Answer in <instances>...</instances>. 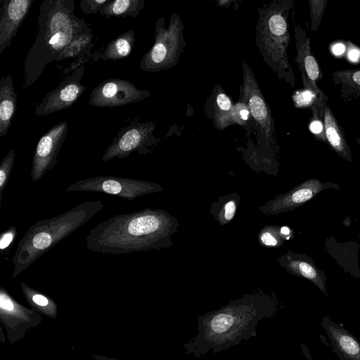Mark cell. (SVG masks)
Returning <instances> with one entry per match:
<instances>
[{"instance_id":"6da1fadb","label":"cell","mask_w":360,"mask_h":360,"mask_svg":"<svg viewBox=\"0 0 360 360\" xmlns=\"http://www.w3.org/2000/svg\"><path fill=\"white\" fill-rule=\"evenodd\" d=\"M278 302L274 295L245 294L215 311L198 316L197 334L183 345L186 354L202 357L230 349L256 336L259 321L274 317Z\"/></svg>"},{"instance_id":"7a4b0ae2","label":"cell","mask_w":360,"mask_h":360,"mask_svg":"<svg viewBox=\"0 0 360 360\" xmlns=\"http://www.w3.org/2000/svg\"><path fill=\"white\" fill-rule=\"evenodd\" d=\"M178 227L167 211L146 208L99 223L88 233L85 244L91 252L113 255L159 250L172 245Z\"/></svg>"},{"instance_id":"3957f363","label":"cell","mask_w":360,"mask_h":360,"mask_svg":"<svg viewBox=\"0 0 360 360\" xmlns=\"http://www.w3.org/2000/svg\"><path fill=\"white\" fill-rule=\"evenodd\" d=\"M75 8L74 0L41 3L37 37L24 62V87L33 84L73 39L91 30L83 19L75 15Z\"/></svg>"},{"instance_id":"277c9868","label":"cell","mask_w":360,"mask_h":360,"mask_svg":"<svg viewBox=\"0 0 360 360\" xmlns=\"http://www.w3.org/2000/svg\"><path fill=\"white\" fill-rule=\"evenodd\" d=\"M104 207L101 200H87L30 226L18 244L12 258L11 278H15L60 241L87 223Z\"/></svg>"},{"instance_id":"5b68a950","label":"cell","mask_w":360,"mask_h":360,"mask_svg":"<svg viewBox=\"0 0 360 360\" xmlns=\"http://www.w3.org/2000/svg\"><path fill=\"white\" fill-rule=\"evenodd\" d=\"M293 0H274L258 7L255 42L258 51L277 77L294 87L295 77L288 57V17Z\"/></svg>"},{"instance_id":"8992f818","label":"cell","mask_w":360,"mask_h":360,"mask_svg":"<svg viewBox=\"0 0 360 360\" xmlns=\"http://www.w3.org/2000/svg\"><path fill=\"white\" fill-rule=\"evenodd\" d=\"M184 30V22L176 13L171 15L167 25L164 17L158 18L155 26L154 44L142 57L140 68L154 72L176 66L186 46Z\"/></svg>"},{"instance_id":"52a82bcc","label":"cell","mask_w":360,"mask_h":360,"mask_svg":"<svg viewBox=\"0 0 360 360\" xmlns=\"http://www.w3.org/2000/svg\"><path fill=\"white\" fill-rule=\"evenodd\" d=\"M243 84L240 96L248 105L252 120V129L257 133V148L260 153L270 154L276 146L275 124L271 111L248 63L242 64Z\"/></svg>"},{"instance_id":"ba28073f","label":"cell","mask_w":360,"mask_h":360,"mask_svg":"<svg viewBox=\"0 0 360 360\" xmlns=\"http://www.w3.org/2000/svg\"><path fill=\"white\" fill-rule=\"evenodd\" d=\"M162 190L159 184L148 181L128 177L98 176L75 182L65 188V191L98 192L131 201L139 196Z\"/></svg>"},{"instance_id":"9c48e42d","label":"cell","mask_w":360,"mask_h":360,"mask_svg":"<svg viewBox=\"0 0 360 360\" xmlns=\"http://www.w3.org/2000/svg\"><path fill=\"white\" fill-rule=\"evenodd\" d=\"M155 129V125L152 122L134 123L123 127L105 150L102 160L127 158L134 151L146 154L159 141L153 134Z\"/></svg>"},{"instance_id":"30bf717a","label":"cell","mask_w":360,"mask_h":360,"mask_svg":"<svg viewBox=\"0 0 360 360\" xmlns=\"http://www.w3.org/2000/svg\"><path fill=\"white\" fill-rule=\"evenodd\" d=\"M41 321V314L19 303L6 289L0 286V323L5 328L6 338L11 344L22 339L31 328H37Z\"/></svg>"},{"instance_id":"8fae6325","label":"cell","mask_w":360,"mask_h":360,"mask_svg":"<svg viewBox=\"0 0 360 360\" xmlns=\"http://www.w3.org/2000/svg\"><path fill=\"white\" fill-rule=\"evenodd\" d=\"M296 56L295 62L301 73L302 82L306 90L315 96L314 104L325 107L328 98L317 86V81L322 78L319 63L311 49L310 38L307 37L305 31L298 25H294Z\"/></svg>"},{"instance_id":"7c38bea8","label":"cell","mask_w":360,"mask_h":360,"mask_svg":"<svg viewBox=\"0 0 360 360\" xmlns=\"http://www.w3.org/2000/svg\"><path fill=\"white\" fill-rule=\"evenodd\" d=\"M150 96L131 82L110 78L97 85L89 95V103L95 107L114 108L141 101Z\"/></svg>"},{"instance_id":"4fadbf2b","label":"cell","mask_w":360,"mask_h":360,"mask_svg":"<svg viewBox=\"0 0 360 360\" xmlns=\"http://www.w3.org/2000/svg\"><path fill=\"white\" fill-rule=\"evenodd\" d=\"M68 124L63 121L54 125L39 140L32 158L30 177L37 182L58 163V155L66 138Z\"/></svg>"},{"instance_id":"5bb4252c","label":"cell","mask_w":360,"mask_h":360,"mask_svg":"<svg viewBox=\"0 0 360 360\" xmlns=\"http://www.w3.org/2000/svg\"><path fill=\"white\" fill-rule=\"evenodd\" d=\"M84 73V67L82 65L49 91L36 107L35 115L44 116L70 108L86 89L81 83Z\"/></svg>"},{"instance_id":"9a60e30c","label":"cell","mask_w":360,"mask_h":360,"mask_svg":"<svg viewBox=\"0 0 360 360\" xmlns=\"http://www.w3.org/2000/svg\"><path fill=\"white\" fill-rule=\"evenodd\" d=\"M331 187L338 189V186L330 182H322L314 178L309 179L290 191L269 201L261 206L259 210L268 214L292 211L311 200L323 190Z\"/></svg>"},{"instance_id":"2e32d148","label":"cell","mask_w":360,"mask_h":360,"mask_svg":"<svg viewBox=\"0 0 360 360\" xmlns=\"http://www.w3.org/2000/svg\"><path fill=\"white\" fill-rule=\"evenodd\" d=\"M32 3L33 0L1 1L0 54L11 44Z\"/></svg>"},{"instance_id":"e0dca14e","label":"cell","mask_w":360,"mask_h":360,"mask_svg":"<svg viewBox=\"0 0 360 360\" xmlns=\"http://www.w3.org/2000/svg\"><path fill=\"white\" fill-rule=\"evenodd\" d=\"M321 326L340 360H360V342L353 335L327 316L323 317Z\"/></svg>"},{"instance_id":"ac0fdd59","label":"cell","mask_w":360,"mask_h":360,"mask_svg":"<svg viewBox=\"0 0 360 360\" xmlns=\"http://www.w3.org/2000/svg\"><path fill=\"white\" fill-rule=\"evenodd\" d=\"M233 103L219 85H216L204 105L205 113L214 127L222 130L229 126V117Z\"/></svg>"},{"instance_id":"d6986e66","label":"cell","mask_w":360,"mask_h":360,"mask_svg":"<svg viewBox=\"0 0 360 360\" xmlns=\"http://www.w3.org/2000/svg\"><path fill=\"white\" fill-rule=\"evenodd\" d=\"M279 263L290 274L311 281L328 295L325 274L312 262L304 259L301 256L288 252L279 259Z\"/></svg>"},{"instance_id":"ffe728a7","label":"cell","mask_w":360,"mask_h":360,"mask_svg":"<svg viewBox=\"0 0 360 360\" xmlns=\"http://www.w3.org/2000/svg\"><path fill=\"white\" fill-rule=\"evenodd\" d=\"M324 130L327 142L342 159L351 162L352 154L344 133L328 105L323 108Z\"/></svg>"},{"instance_id":"44dd1931","label":"cell","mask_w":360,"mask_h":360,"mask_svg":"<svg viewBox=\"0 0 360 360\" xmlns=\"http://www.w3.org/2000/svg\"><path fill=\"white\" fill-rule=\"evenodd\" d=\"M18 96L15 92L11 74L0 81V136L6 135L15 112Z\"/></svg>"},{"instance_id":"7402d4cb","label":"cell","mask_w":360,"mask_h":360,"mask_svg":"<svg viewBox=\"0 0 360 360\" xmlns=\"http://www.w3.org/2000/svg\"><path fill=\"white\" fill-rule=\"evenodd\" d=\"M20 286L32 310L50 319H57L58 307L51 297L32 288L25 282L20 283Z\"/></svg>"},{"instance_id":"603a6c76","label":"cell","mask_w":360,"mask_h":360,"mask_svg":"<svg viewBox=\"0 0 360 360\" xmlns=\"http://www.w3.org/2000/svg\"><path fill=\"white\" fill-rule=\"evenodd\" d=\"M135 42V32L128 30L112 40L101 55L103 60H118L127 57Z\"/></svg>"},{"instance_id":"cb8c5ba5","label":"cell","mask_w":360,"mask_h":360,"mask_svg":"<svg viewBox=\"0 0 360 360\" xmlns=\"http://www.w3.org/2000/svg\"><path fill=\"white\" fill-rule=\"evenodd\" d=\"M144 6V0H110L99 13L106 18L112 16L136 17Z\"/></svg>"},{"instance_id":"d4e9b609","label":"cell","mask_w":360,"mask_h":360,"mask_svg":"<svg viewBox=\"0 0 360 360\" xmlns=\"http://www.w3.org/2000/svg\"><path fill=\"white\" fill-rule=\"evenodd\" d=\"M332 77L334 84L342 86L345 95L360 96V70H338L332 73Z\"/></svg>"},{"instance_id":"484cf974","label":"cell","mask_w":360,"mask_h":360,"mask_svg":"<svg viewBox=\"0 0 360 360\" xmlns=\"http://www.w3.org/2000/svg\"><path fill=\"white\" fill-rule=\"evenodd\" d=\"M92 39L91 30L76 37L61 51L56 61L59 62L66 58H75L88 51L92 46Z\"/></svg>"},{"instance_id":"4316f807","label":"cell","mask_w":360,"mask_h":360,"mask_svg":"<svg viewBox=\"0 0 360 360\" xmlns=\"http://www.w3.org/2000/svg\"><path fill=\"white\" fill-rule=\"evenodd\" d=\"M238 124L251 131L252 120L248 105L241 99L233 104L229 117V126Z\"/></svg>"},{"instance_id":"83f0119b","label":"cell","mask_w":360,"mask_h":360,"mask_svg":"<svg viewBox=\"0 0 360 360\" xmlns=\"http://www.w3.org/2000/svg\"><path fill=\"white\" fill-rule=\"evenodd\" d=\"M323 108L316 104L311 106L312 115L309 122V130L320 141L326 143L324 130Z\"/></svg>"},{"instance_id":"f1b7e54d","label":"cell","mask_w":360,"mask_h":360,"mask_svg":"<svg viewBox=\"0 0 360 360\" xmlns=\"http://www.w3.org/2000/svg\"><path fill=\"white\" fill-rule=\"evenodd\" d=\"M15 155V149H11L0 164V207H1L3 192L6 188L13 167Z\"/></svg>"},{"instance_id":"f546056e","label":"cell","mask_w":360,"mask_h":360,"mask_svg":"<svg viewBox=\"0 0 360 360\" xmlns=\"http://www.w3.org/2000/svg\"><path fill=\"white\" fill-rule=\"evenodd\" d=\"M311 19V30L316 31L321 25L323 15L327 6V0H309Z\"/></svg>"},{"instance_id":"4dcf8cb0","label":"cell","mask_w":360,"mask_h":360,"mask_svg":"<svg viewBox=\"0 0 360 360\" xmlns=\"http://www.w3.org/2000/svg\"><path fill=\"white\" fill-rule=\"evenodd\" d=\"M283 229H278L277 227L270 226L265 228L261 231L259 235V240L261 243L267 246H277L279 245L283 240L282 234Z\"/></svg>"},{"instance_id":"1f68e13d","label":"cell","mask_w":360,"mask_h":360,"mask_svg":"<svg viewBox=\"0 0 360 360\" xmlns=\"http://www.w3.org/2000/svg\"><path fill=\"white\" fill-rule=\"evenodd\" d=\"M236 210V204L234 200L225 202L217 215V221L221 225L228 223L233 218Z\"/></svg>"},{"instance_id":"d6a6232c","label":"cell","mask_w":360,"mask_h":360,"mask_svg":"<svg viewBox=\"0 0 360 360\" xmlns=\"http://www.w3.org/2000/svg\"><path fill=\"white\" fill-rule=\"evenodd\" d=\"M110 0H81L79 3L81 11L86 14L100 13Z\"/></svg>"},{"instance_id":"836d02e7","label":"cell","mask_w":360,"mask_h":360,"mask_svg":"<svg viewBox=\"0 0 360 360\" xmlns=\"http://www.w3.org/2000/svg\"><path fill=\"white\" fill-rule=\"evenodd\" d=\"M17 235V228L11 226L4 232L1 233L0 237V250H4L7 249L13 242Z\"/></svg>"},{"instance_id":"e575fe53","label":"cell","mask_w":360,"mask_h":360,"mask_svg":"<svg viewBox=\"0 0 360 360\" xmlns=\"http://www.w3.org/2000/svg\"><path fill=\"white\" fill-rule=\"evenodd\" d=\"M345 50L344 44H335L333 48V52L336 56L342 55Z\"/></svg>"},{"instance_id":"d590c367","label":"cell","mask_w":360,"mask_h":360,"mask_svg":"<svg viewBox=\"0 0 360 360\" xmlns=\"http://www.w3.org/2000/svg\"><path fill=\"white\" fill-rule=\"evenodd\" d=\"M91 357L94 360H120L115 358L108 357L104 355H100V354H91Z\"/></svg>"},{"instance_id":"8d00e7d4","label":"cell","mask_w":360,"mask_h":360,"mask_svg":"<svg viewBox=\"0 0 360 360\" xmlns=\"http://www.w3.org/2000/svg\"><path fill=\"white\" fill-rule=\"evenodd\" d=\"M354 50H351L350 51V54L349 56V58L352 60V61H355L358 58H359V53L358 51H354Z\"/></svg>"},{"instance_id":"74e56055","label":"cell","mask_w":360,"mask_h":360,"mask_svg":"<svg viewBox=\"0 0 360 360\" xmlns=\"http://www.w3.org/2000/svg\"><path fill=\"white\" fill-rule=\"evenodd\" d=\"M6 338V335L4 334L3 332V326H1L0 327V340L1 341L2 343L5 342Z\"/></svg>"},{"instance_id":"f35d334b","label":"cell","mask_w":360,"mask_h":360,"mask_svg":"<svg viewBox=\"0 0 360 360\" xmlns=\"http://www.w3.org/2000/svg\"><path fill=\"white\" fill-rule=\"evenodd\" d=\"M356 141L360 147V134H359V138L356 139Z\"/></svg>"}]
</instances>
